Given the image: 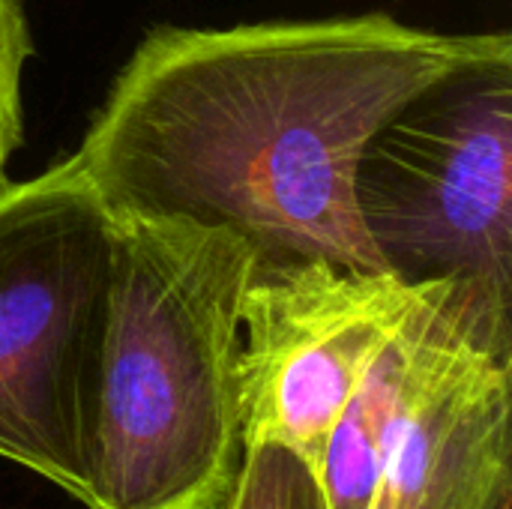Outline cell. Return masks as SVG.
Instances as JSON below:
<instances>
[{"label":"cell","instance_id":"1","mask_svg":"<svg viewBox=\"0 0 512 509\" xmlns=\"http://www.w3.org/2000/svg\"><path fill=\"white\" fill-rule=\"evenodd\" d=\"M512 57L510 33H441L384 12L156 27L72 153L108 213L243 237L255 267L384 270L354 201L366 141L444 75Z\"/></svg>","mask_w":512,"mask_h":509},{"label":"cell","instance_id":"2","mask_svg":"<svg viewBox=\"0 0 512 509\" xmlns=\"http://www.w3.org/2000/svg\"><path fill=\"white\" fill-rule=\"evenodd\" d=\"M87 509H222L243 459L240 309L252 246L180 216L111 213Z\"/></svg>","mask_w":512,"mask_h":509},{"label":"cell","instance_id":"3","mask_svg":"<svg viewBox=\"0 0 512 509\" xmlns=\"http://www.w3.org/2000/svg\"><path fill=\"white\" fill-rule=\"evenodd\" d=\"M111 234L75 156L0 186V459L81 504Z\"/></svg>","mask_w":512,"mask_h":509},{"label":"cell","instance_id":"4","mask_svg":"<svg viewBox=\"0 0 512 509\" xmlns=\"http://www.w3.org/2000/svg\"><path fill=\"white\" fill-rule=\"evenodd\" d=\"M354 201L387 273L447 282L512 318V57L402 105L366 141Z\"/></svg>","mask_w":512,"mask_h":509},{"label":"cell","instance_id":"5","mask_svg":"<svg viewBox=\"0 0 512 509\" xmlns=\"http://www.w3.org/2000/svg\"><path fill=\"white\" fill-rule=\"evenodd\" d=\"M423 288L327 261L252 267L237 363L243 444L276 441L318 465L330 429Z\"/></svg>","mask_w":512,"mask_h":509},{"label":"cell","instance_id":"6","mask_svg":"<svg viewBox=\"0 0 512 509\" xmlns=\"http://www.w3.org/2000/svg\"><path fill=\"white\" fill-rule=\"evenodd\" d=\"M512 318L447 282L411 315V372L381 492L393 509H512Z\"/></svg>","mask_w":512,"mask_h":509},{"label":"cell","instance_id":"7","mask_svg":"<svg viewBox=\"0 0 512 509\" xmlns=\"http://www.w3.org/2000/svg\"><path fill=\"white\" fill-rule=\"evenodd\" d=\"M426 291V288H423ZM414 315V312H411ZM411 372V318L378 354L318 459L327 509H369L387 471Z\"/></svg>","mask_w":512,"mask_h":509},{"label":"cell","instance_id":"8","mask_svg":"<svg viewBox=\"0 0 512 509\" xmlns=\"http://www.w3.org/2000/svg\"><path fill=\"white\" fill-rule=\"evenodd\" d=\"M222 509H327L318 465L276 441H249Z\"/></svg>","mask_w":512,"mask_h":509},{"label":"cell","instance_id":"9","mask_svg":"<svg viewBox=\"0 0 512 509\" xmlns=\"http://www.w3.org/2000/svg\"><path fill=\"white\" fill-rule=\"evenodd\" d=\"M33 57V36L21 0H0V186L9 180L6 165L21 147V75Z\"/></svg>","mask_w":512,"mask_h":509},{"label":"cell","instance_id":"10","mask_svg":"<svg viewBox=\"0 0 512 509\" xmlns=\"http://www.w3.org/2000/svg\"><path fill=\"white\" fill-rule=\"evenodd\" d=\"M369 509H393V507H390L387 495H384V492L378 489V495H375V501H372V507H369Z\"/></svg>","mask_w":512,"mask_h":509}]
</instances>
